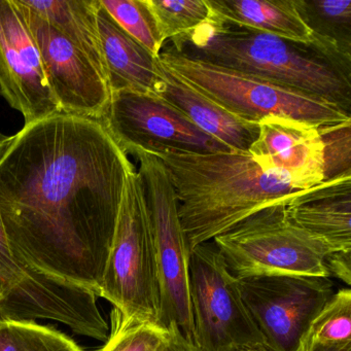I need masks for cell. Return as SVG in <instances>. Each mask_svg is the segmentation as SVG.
<instances>
[{
    "label": "cell",
    "instance_id": "1",
    "mask_svg": "<svg viewBox=\"0 0 351 351\" xmlns=\"http://www.w3.org/2000/svg\"><path fill=\"white\" fill-rule=\"evenodd\" d=\"M134 168L99 121L58 114L24 125L0 154V217L14 256L99 298Z\"/></svg>",
    "mask_w": 351,
    "mask_h": 351
},
{
    "label": "cell",
    "instance_id": "2",
    "mask_svg": "<svg viewBox=\"0 0 351 351\" xmlns=\"http://www.w3.org/2000/svg\"><path fill=\"white\" fill-rule=\"evenodd\" d=\"M153 155L163 164L176 191L191 252L258 210L289 202L308 191L280 172L265 169L248 154L168 151Z\"/></svg>",
    "mask_w": 351,
    "mask_h": 351
},
{
    "label": "cell",
    "instance_id": "3",
    "mask_svg": "<svg viewBox=\"0 0 351 351\" xmlns=\"http://www.w3.org/2000/svg\"><path fill=\"white\" fill-rule=\"evenodd\" d=\"M171 42L186 56L314 96L351 114V80L309 47L210 22Z\"/></svg>",
    "mask_w": 351,
    "mask_h": 351
},
{
    "label": "cell",
    "instance_id": "4",
    "mask_svg": "<svg viewBox=\"0 0 351 351\" xmlns=\"http://www.w3.org/2000/svg\"><path fill=\"white\" fill-rule=\"evenodd\" d=\"M159 60L203 95L246 122L258 124L276 116L330 126L351 121V114L335 104L264 80L197 60L167 47Z\"/></svg>",
    "mask_w": 351,
    "mask_h": 351
},
{
    "label": "cell",
    "instance_id": "5",
    "mask_svg": "<svg viewBox=\"0 0 351 351\" xmlns=\"http://www.w3.org/2000/svg\"><path fill=\"white\" fill-rule=\"evenodd\" d=\"M99 298L108 300L125 318L160 324L155 241L135 168L125 186Z\"/></svg>",
    "mask_w": 351,
    "mask_h": 351
},
{
    "label": "cell",
    "instance_id": "6",
    "mask_svg": "<svg viewBox=\"0 0 351 351\" xmlns=\"http://www.w3.org/2000/svg\"><path fill=\"white\" fill-rule=\"evenodd\" d=\"M287 203L258 210L213 240L234 276L330 277L326 258L332 252L291 221Z\"/></svg>",
    "mask_w": 351,
    "mask_h": 351
},
{
    "label": "cell",
    "instance_id": "7",
    "mask_svg": "<svg viewBox=\"0 0 351 351\" xmlns=\"http://www.w3.org/2000/svg\"><path fill=\"white\" fill-rule=\"evenodd\" d=\"M130 155L138 160L137 171L145 195L157 260L160 324L178 326L194 340L190 299L191 248L178 213V201L169 176L159 158L143 151Z\"/></svg>",
    "mask_w": 351,
    "mask_h": 351
},
{
    "label": "cell",
    "instance_id": "8",
    "mask_svg": "<svg viewBox=\"0 0 351 351\" xmlns=\"http://www.w3.org/2000/svg\"><path fill=\"white\" fill-rule=\"evenodd\" d=\"M93 291L48 276L14 256L0 217V320L51 319L75 334L106 342L110 326Z\"/></svg>",
    "mask_w": 351,
    "mask_h": 351
},
{
    "label": "cell",
    "instance_id": "9",
    "mask_svg": "<svg viewBox=\"0 0 351 351\" xmlns=\"http://www.w3.org/2000/svg\"><path fill=\"white\" fill-rule=\"evenodd\" d=\"M190 299L194 340L200 351H228L264 344L240 293L238 278L210 242L196 246L190 258Z\"/></svg>",
    "mask_w": 351,
    "mask_h": 351
},
{
    "label": "cell",
    "instance_id": "10",
    "mask_svg": "<svg viewBox=\"0 0 351 351\" xmlns=\"http://www.w3.org/2000/svg\"><path fill=\"white\" fill-rule=\"evenodd\" d=\"M99 122L127 155L133 151L151 154L231 152L155 93L114 92Z\"/></svg>",
    "mask_w": 351,
    "mask_h": 351
},
{
    "label": "cell",
    "instance_id": "11",
    "mask_svg": "<svg viewBox=\"0 0 351 351\" xmlns=\"http://www.w3.org/2000/svg\"><path fill=\"white\" fill-rule=\"evenodd\" d=\"M238 285L269 351L299 350L310 322L335 293L330 277L256 275L240 277Z\"/></svg>",
    "mask_w": 351,
    "mask_h": 351
},
{
    "label": "cell",
    "instance_id": "12",
    "mask_svg": "<svg viewBox=\"0 0 351 351\" xmlns=\"http://www.w3.org/2000/svg\"><path fill=\"white\" fill-rule=\"evenodd\" d=\"M15 1L34 36L47 81L61 112L99 121L112 95L104 73L79 46L21 0Z\"/></svg>",
    "mask_w": 351,
    "mask_h": 351
},
{
    "label": "cell",
    "instance_id": "13",
    "mask_svg": "<svg viewBox=\"0 0 351 351\" xmlns=\"http://www.w3.org/2000/svg\"><path fill=\"white\" fill-rule=\"evenodd\" d=\"M0 94L27 125L62 114L40 52L15 0H0Z\"/></svg>",
    "mask_w": 351,
    "mask_h": 351
},
{
    "label": "cell",
    "instance_id": "14",
    "mask_svg": "<svg viewBox=\"0 0 351 351\" xmlns=\"http://www.w3.org/2000/svg\"><path fill=\"white\" fill-rule=\"evenodd\" d=\"M248 155L265 169L280 172L301 189L324 182V143L318 127L283 117L258 122V135Z\"/></svg>",
    "mask_w": 351,
    "mask_h": 351
},
{
    "label": "cell",
    "instance_id": "15",
    "mask_svg": "<svg viewBox=\"0 0 351 351\" xmlns=\"http://www.w3.org/2000/svg\"><path fill=\"white\" fill-rule=\"evenodd\" d=\"M159 75L157 95L178 108L203 132L229 147L230 151L248 154L258 138V124L234 116L172 73L160 60Z\"/></svg>",
    "mask_w": 351,
    "mask_h": 351
},
{
    "label": "cell",
    "instance_id": "16",
    "mask_svg": "<svg viewBox=\"0 0 351 351\" xmlns=\"http://www.w3.org/2000/svg\"><path fill=\"white\" fill-rule=\"evenodd\" d=\"M291 221L332 252H351V178L328 180L287 204Z\"/></svg>",
    "mask_w": 351,
    "mask_h": 351
},
{
    "label": "cell",
    "instance_id": "17",
    "mask_svg": "<svg viewBox=\"0 0 351 351\" xmlns=\"http://www.w3.org/2000/svg\"><path fill=\"white\" fill-rule=\"evenodd\" d=\"M97 24L104 73L110 93H155L159 83V59L129 36L101 7Z\"/></svg>",
    "mask_w": 351,
    "mask_h": 351
},
{
    "label": "cell",
    "instance_id": "18",
    "mask_svg": "<svg viewBox=\"0 0 351 351\" xmlns=\"http://www.w3.org/2000/svg\"><path fill=\"white\" fill-rule=\"evenodd\" d=\"M210 23L235 25L311 47L313 36L293 0H206Z\"/></svg>",
    "mask_w": 351,
    "mask_h": 351
},
{
    "label": "cell",
    "instance_id": "19",
    "mask_svg": "<svg viewBox=\"0 0 351 351\" xmlns=\"http://www.w3.org/2000/svg\"><path fill=\"white\" fill-rule=\"evenodd\" d=\"M21 1L25 7L79 46L104 73L97 24L98 0Z\"/></svg>",
    "mask_w": 351,
    "mask_h": 351
},
{
    "label": "cell",
    "instance_id": "20",
    "mask_svg": "<svg viewBox=\"0 0 351 351\" xmlns=\"http://www.w3.org/2000/svg\"><path fill=\"white\" fill-rule=\"evenodd\" d=\"M313 40L337 45L351 55V0H293Z\"/></svg>",
    "mask_w": 351,
    "mask_h": 351
},
{
    "label": "cell",
    "instance_id": "21",
    "mask_svg": "<svg viewBox=\"0 0 351 351\" xmlns=\"http://www.w3.org/2000/svg\"><path fill=\"white\" fill-rule=\"evenodd\" d=\"M0 351H85L73 339L36 322L0 320Z\"/></svg>",
    "mask_w": 351,
    "mask_h": 351
},
{
    "label": "cell",
    "instance_id": "22",
    "mask_svg": "<svg viewBox=\"0 0 351 351\" xmlns=\"http://www.w3.org/2000/svg\"><path fill=\"white\" fill-rule=\"evenodd\" d=\"M351 343V289L344 287L332 295L306 330L300 346Z\"/></svg>",
    "mask_w": 351,
    "mask_h": 351
},
{
    "label": "cell",
    "instance_id": "23",
    "mask_svg": "<svg viewBox=\"0 0 351 351\" xmlns=\"http://www.w3.org/2000/svg\"><path fill=\"white\" fill-rule=\"evenodd\" d=\"M99 3L123 30L154 56H159L165 40L147 0H99Z\"/></svg>",
    "mask_w": 351,
    "mask_h": 351
},
{
    "label": "cell",
    "instance_id": "24",
    "mask_svg": "<svg viewBox=\"0 0 351 351\" xmlns=\"http://www.w3.org/2000/svg\"><path fill=\"white\" fill-rule=\"evenodd\" d=\"M164 40L189 36L210 20L206 0H147Z\"/></svg>",
    "mask_w": 351,
    "mask_h": 351
},
{
    "label": "cell",
    "instance_id": "25",
    "mask_svg": "<svg viewBox=\"0 0 351 351\" xmlns=\"http://www.w3.org/2000/svg\"><path fill=\"white\" fill-rule=\"evenodd\" d=\"M110 316V336L98 351H161L169 338L160 324L125 318L116 309Z\"/></svg>",
    "mask_w": 351,
    "mask_h": 351
},
{
    "label": "cell",
    "instance_id": "26",
    "mask_svg": "<svg viewBox=\"0 0 351 351\" xmlns=\"http://www.w3.org/2000/svg\"><path fill=\"white\" fill-rule=\"evenodd\" d=\"M318 130L324 143V182L351 178V121Z\"/></svg>",
    "mask_w": 351,
    "mask_h": 351
},
{
    "label": "cell",
    "instance_id": "27",
    "mask_svg": "<svg viewBox=\"0 0 351 351\" xmlns=\"http://www.w3.org/2000/svg\"><path fill=\"white\" fill-rule=\"evenodd\" d=\"M326 268L330 276L336 277L347 287L351 285V252H330L326 258Z\"/></svg>",
    "mask_w": 351,
    "mask_h": 351
},
{
    "label": "cell",
    "instance_id": "28",
    "mask_svg": "<svg viewBox=\"0 0 351 351\" xmlns=\"http://www.w3.org/2000/svg\"><path fill=\"white\" fill-rule=\"evenodd\" d=\"M169 338L161 351H200L193 341L186 339L174 324L167 326Z\"/></svg>",
    "mask_w": 351,
    "mask_h": 351
},
{
    "label": "cell",
    "instance_id": "29",
    "mask_svg": "<svg viewBox=\"0 0 351 351\" xmlns=\"http://www.w3.org/2000/svg\"><path fill=\"white\" fill-rule=\"evenodd\" d=\"M298 351H351V343L338 345H306L299 347Z\"/></svg>",
    "mask_w": 351,
    "mask_h": 351
},
{
    "label": "cell",
    "instance_id": "30",
    "mask_svg": "<svg viewBox=\"0 0 351 351\" xmlns=\"http://www.w3.org/2000/svg\"><path fill=\"white\" fill-rule=\"evenodd\" d=\"M228 351H269L265 345H243V346H236Z\"/></svg>",
    "mask_w": 351,
    "mask_h": 351
},
{
    "label": "cell",
    "instance_id": "31",
    "mask_svg": "<svg viewBox=\"0 0 351 351\" xmlns=\"http://www.w3.org/2000/svg\"><path fill=\"white\" fill-rule=\"evenodd\" d=\"M8 139H9V136H5V135L0 134V154L5 149V143H7Z\"/></svg>",
    "mask_w": 351,
    "mask_h": 351
}]
</instances>
